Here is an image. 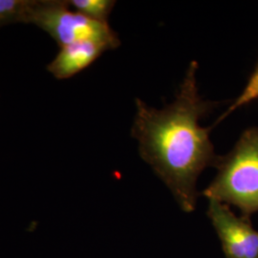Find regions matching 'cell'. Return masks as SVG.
Returning a JSON list of instances; mask_svg holds the SVG:
<instances>
[{
    "label": "cell",
    "mask_w": 258,
    "mask_h": 258,
    "mask_svg": "<svg viewBox=\"0 0 258 258\" xmlns=\"http://www.w3.org/2000/svg\"><path fill=\"white\" fill-rule=\"evenodd\" d=\"M198 63L191 61L174 101L156 109L136 99V115L131 135L138 141L142 159L165 183L184 212H194L197 180L209 166H216V155L210 138L212 127L199 120L216 106L199 95L196 80Z\"/></svg>",
    "instance_id": "cell-1"
},
{
    "label": "cell",
    "mask_w": 258,
    "mask_h": 258,
    "mask_svg": "<svg viewBox=\"0 0 258 258\" xmlns=\"http://www.w3.org/2000/svg\"><path fill=\"white\" fill-rule=\"evenodd\" d=\"M217 174L204 189L208 200L234 206L242 216L258 212V127L246 129L234 148L220 156Z\"/></svg>",
    "instance_id": "cell-2"
},
{
    "label": "cell",
    "mask_w": 258,
    "mask_h": 258,
    "mask_svg": "<svg viewBox=\"0 0 258 258\" xmlns=\"http://www.w3.org/2000/svg\"><path fill=\"white\" fill-rule=\"evenodd\" d=\"M67 1H36L26 23L48 33L62 47L82 41H94L114 50L120 45L108 23L89 19L68 9Z\"/></svg>",
    "instance_id": "cell-3"
},
{
    "label": "cell",
    "mask_w": 258,
    "mask_h": 258,
    "mask_svg": "<svg viewBox=\"0 0 258 258\" xmlns=\"http://www.w3.org/2000/svg\"><path fill=\"white\" fill-rule=\"evenodd\" d=\"M207 214L226 258H258V231L249 219L238 217L226 204L209 200Z\"/></svg>",
    "instance_id": "cell-4"
},
{
    "label": "cell",
    "mask_w": 258,
    "mask_h": 258,
    "mask_svg": "<svg viewBox=\"0 0 258 258\" xmlns=\"http://www.w3.org/2000/svg\"><path fill=\"white\" fill-rule=\"evenodd\" d=\"M109 48L94 41H82L61 47L55 59L47 69L58 80H65L80 73L83 69L108 51Z\"/></svg>",
    "instance_id": "cell-5"
},
{
    "label": "cell",
    "mask_w": 258,
    "mask_h": 258,
    "mask_svg": "<svg viewBox=\"0 0 258 258\" xmlns=\"http://www.w3.org/2000/svg\"><path fill=\"white\" fill-rule=\"evenodd\" d=\"M75 11L89 19L108 23L107 19L116 2L113 0H71L67 1Z\"/></svg>",
    "instance_id": "cell-6"
},
{
    "label": "cell",
    "mask_w": 258,
    "mask_h": 258,
    "mask_svg": "<svg viewBox=\"0 0 258 258\" xmlns=\"http://www.w3.org/2000/svg\"><path fill=\"white\" fill-rule=\"evenodd\" d=\"M36 1L0 0V26L14 22H27Z\"/></svg>",
    "instance_id": "cell-7"
},
{
    "label": "cell",
    "mask_w": 258,
    "mask_h": 258,
    "mask_svg": "<svg viewBox=\"0 0 258 258\" xmlns=\"http://www.w3.org/2000/svg\"><path fill=\"white\" fill-rule=\"evenodd\" d=\"M256 99H258V63L255 66V69L250 76L249 82L247 83L246 87L244 88L243 92L240 94L239 97L235 100V102L231 104V106L229 107V109L226 111L218 119L215 124L219 123L224 119H226L231 113L236 110L237 108L242 107L243 105L249 104V102H252Z\"/></svg>",
    "instance_id": "cell-8"
}]
</instances>
